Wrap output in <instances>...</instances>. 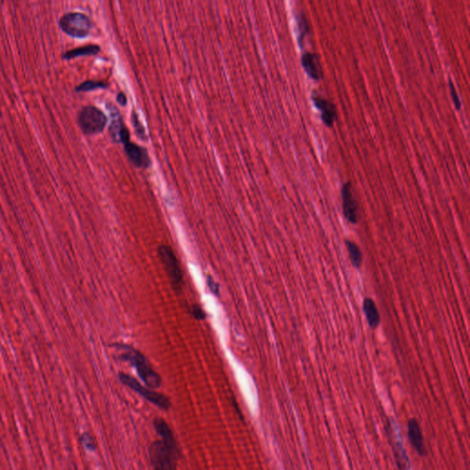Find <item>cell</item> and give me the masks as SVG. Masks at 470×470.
I'll return each instance as SVG.
<instances>
[{
    "mask_svg": "<svg viewBox=\"0 0 470 470\" xmlns=\"http://www.w3.org/2000/svg\"><path fill=\"white\" fill-rule=\"evenodd\" d=\"M133 122H134V129L136 131V134L137 135L141 138V139H144L146 140V134H145V131H144V128L141 125V121H139L138 119V116L135 115V113L133 114Z\"/></svg>",
    "mask_w": 470,
    "mask_h": 470,
    "instance_id": "cell-20",
    "label": "cell"
},
{
    "mask_svg": "<svg viewBox=\"0 0 470 470\" xmlns=\"http://www.w3.org/2000/svg\"><path fill=\"white\" fill-rule=\"evenodd\" d=\"M120 349L124 351L121 355L122 361L130 363L140 376L141 379L145 386L152 389L160 388L162 385V377L154 369L152 364L147 359L146 356L142 355L140 351L134 349V347L127 344H118Z\"/></svg>",
    "mask_w": 470,
    "mask_h": 470,
    "instance_id": "cell-2",
    "label": "cell"
},
{
    "mask_svg": "<svg viewBox=\"0 0 470 470\" xmlns=\"http://www.w3.org/2000/svg\"><path fill=\"white\" fill-rule=\"evenodd\" d=\"M107 117L94 106L83 108L78 114V123L85 134L92 135L101 133L106 127Z\"/></svg>",
    "mask_w": 470,
    "mask_h": 470,
    "instance_id": "cell-6",
    "label": "cell"
},
{
    "mask_svg": "<svg viewBox=\"0 0 470 470\" xmlns=\"http://www.w3.org/2000/svg\"><path fill=\"white\" fill-rule=\"evenodd\" d=\"M312 98L315 107L321 111V118L325 126L328 128L333 127V124L337 120L335 105L332 102L327 100L326 98L315 93L312 94Z\"/></svg>",
    "mask_w": 470,
    "mask_h": 470,
    "instance_id": "cell-8",
    "label": "cell"
},
{
    "mask_svg": "<svg viewBox=\"0 0 470 470\" xmlns=\"http://www.w3.org/2000/svg\"><path fill=\"white\" fill-rule=\"evenodd\" d=\"M119 378L122 384L134 390V392L139 394L147 401L151 402L153 405L160 408L161 410L168 411L172 406L171 400L164 394L157 392L152 388L141 385L140 382L131 375L121 372L119 373Z\"/></svg>",
    "mask_w": 470,
    "mask_h": 470,
    "instance_id": "cell-3",
    "label": "cell"
},
{
    "mask_svg": "<svg viewBox=\"0 0 470 470\" xmlns=\"http://www.w3.org/2000/svg\"><path fill=\"white\" fill-rule=\"evenodd\" d=\"M449 89H450V95H451L452 100L454 102V105H455V107L457 108V110L459 111V110L461 109V107H462V103H461V100H460V98H459L458 91H457V89L455 88V86H454V84H453L451 80L449 81Z\"/></svg>",
    "mask_w": 470,
    "mask_h": 470,
    "instance_id": "cell-21",
    "label": "cell"
},
{
    "mask_svg": "<svg viewBox=\"0 0 470 470\" xmlns=\"http://www.w3.org/2000/svg\"><path fill=\"white\" fill-rule=\"evenodd\" d=\"M117 100H118V102H119L120 104H121L122 106H125L126 103H127V97H126V95H124L123 93H120V94L118 95Z\"/></svg>",
    "mask_w": 470,
    "mask_h": 470,
    "instance_id": "cell-24",
    "label": "cell"
},
{
    "mask_svg": "<svg viewBox=\"0 0 470 470\" xmlns=\"http://www.w3.org/2000/svg\"><path fill=\"white\" fill-rule=\"evenodd\" d=\"M408 437L414 450L420 456H425L426 448L423 436V432L419 422L416 419H411L408 423Z\"/></svg>",
    "mask_w": 470,
    "mask_h": 470,
    "instance_id": "cell-12",
    "label": "cell"
},
{
    "mask_svg": "<svg viewBox=\"0 0 470 470\" xmlns=\"http://www.w3.org/2000/svg\"><path fill=\"white\" fill-rule=\"evenodd\" d=\"M158 256L165 267L172 286L176 291L182 289L184 284V275L179 261L173 249L168 245L162 244L158 247Z\"/></svg>",
    "mask_w": 470,
    "mask_h": 470,
    "instance_id": "cell-4",
    "label": "cell"
},
{
    "mask_svg": "<svg viewBox=\"0 0 470 470\" xmlns=\"http://www.w3.org/2000/svg\"><path fill=\"white\" fill-rule=\"evenodd\" d=\"M297 21H298V29H299V44L301 47H303V43L305 40L306 36L310 33V25L308 22V19L306 18L305 14L300 11L297 15Z\"/></svg>",
    "mask_w": 470,
    "mask_h": 470,
    "instance_id": "cell-17",
    "label": "cell"
},
{
    "mask_svg": "<svg viewBox=\"0 0 470 470\" xmlns=\"http://www.w3.org/2000/svg\"><path fill=\"white\" fill-rule=\"evenodd\" d=\"M82 441L84 443L85 446L88 448V449H90V450H94L95 448V441L93 437L89 434V432H85L83 434L82 436Z\"/></svg>",
    "mask_w": 470,
    "mask_h": 470,
    "instance_id": "cell-23",
    "label": "cell"
},
{
    "mask_svg": "<svg viewBox=\"0 0 470 470\" xmlns=\"http://www.w3.org/2000/svg\"><path fill=\"white\" fill-rule=\"evenodd\" d=\"M207 286L209 287L210 292L212 293L214 296H219L220 286L215 281V280L210 275L207 277Z\"/></svg>",
    "mask_w": 470,
    "mask_h": 470,
    "instance_id": "cell-22",
    "label": "cell"
},
{
    "mask_svg": "<svg viewBox=\"0 0 470 470\" xmlns=\"http://www.w3.org/2000/svg\"><path fill=\"white\" fill-rule=\"evenodd\" d=\"M301 64L312 80L319 82L324 78V68L317 52H304L301 56Z\"/></svg>",
    "mask_w": 470,
    "mask_h": 470,
    "instance_id": "cell-9",
    "label": "cell"
},
{
    "mask_svg": "<svg viewBox=\"0 0 470 470\" xmlns=\"http://www.w3.org/2000/svg\"><path fill=\"white\" fill-rule=\"evenodd\" d=\"M108 85L105 83L95 82V81H87L83 83L77 88V91H90L97 89H105Z\"/></svg>",
    "mask_w": 470,
    "mask_h": 470,
    "instance_id": "cell-18",
    "label": "cell"
},
{
    "mask_svg": "<svg viewBox=\"0 0 470 470\" xmlns=\"http://www.w3.org/2000/svg\"><path fill=\"white\" fill-rule=\"evenodd\" d=\"M153 427L159 439L149 448L151 470H178L180 449L171 427L162 418L153 421Z\"/></svg>",
    "mask_w": 470,
    "mask_h": 470,
    "instance_id": "cell-1",
    "label": "cell"
},
{
    "mask_svg": "<svg viewBox=\"0 0 470 470\" xmlns=\"http://www.w3.org/2000/svg\"><path fill=\"white\" fill-rule=\"evenodd\" d=\"M343 216L347 222L352 224H357L360 220L359 205L356 200L353 187L350 182L344 183L342 188Z\"/></svg>",
    "mask_w": 470,
    "mask_h": 470,
    "instance_id": "cell-7",
    "label": "cell"
},
{
    "mask_svg": "<svg viewBox=\"0 0 470 470\" xmlns=\"http://www.w3.org/2000/svg\"><path fill=\"white\" fill-rule=\"evenodd\" d=\"M125 152L129 160L138 168L145 169L151 165V159L146 150L142 147L135 144L134 142L128 141L124 143Z\"/></svg>",
    "mask_w": 470,
    "mask_h": 470,
    "instance_id": "cell-11",
    "label": "cell"
},
{
    "mask_svg": "<svg viewBox=\"0 0 470 470\" xmlns=\"http://www.w3.org/2000/svg\"><path fill=\"white\" fill-rule=\"evenodd\" d=\"M390 440L393 441L392 444V449H393L394 457L397 462V466L400 470H410L411 469V463L410 459L407 455L406 450L403 446V444L401 440L399 438V435L395 434L393 437H390Z\"/></svg>",
    "mask_w": 470,
    "mask_h": 470,
    "instance_id": "cell-13",
    "label": "cell"
},
{
    "mask_svg": "<svg viewBox=\"0 0 470 470\" xmlns=\"http://www.w3.org/2000/svg\"><path fill=\"white\" fill-rule=\"evenodd\" d=\"M191 314L197 321H204L207 318V314L203 308L198 304H193L191 306Z\"/></svg>",
    "mask_w": 470,
    "mask_h": 470,
    "instance_id": "cell-19",
    "label": "cell"
},
{
    "mask_svg": "<svg viewBox=\"0 0 470 470\" xmlns=\"http://www.w3.org/2000/svg\"><path fill=\"white\" fill-rule=\"evenodd\" d=\"M110 114L112 117V121H111V124L109 126L108 131L112 140L116 142H122V143H126L128 141H130V134L122 122L118 109L113 106H111V108H110Z\"/></svg>",
    "mask_w": 470,
    "mask_h": 470,
    "instance_id": "cell-10",
    "label": "cell"
},
{
    "mask_svg": "<svg viewBox=\"0 0 470 470\" xmlns=\"http://www.w3.org/2000/svg\"><path fill=\"white\" fill-rule=\"evenodd\" d=\"M363 311L367 318L368 324L371 329H376L380 324V315L375 301L370 298H366L363 302Z\"/></svg>",
    "mask_w": 470,
    "mask_h": 470,
    "instance_id": "cell-14",
    "label": "cell"
},
{
    "mask_svg": "<svg viewBox=\"0 0 470 470\" xmlns=\"http://www.w3.org/2000/svg\"><path fill=\"white\" fill-rule=\"evenodd\" d=\"M100 50V48L97 45H88V46H83L79 47L77 49L71 50V51L65 52L64 54V58L65 59H72V58L78 57V56H83V55H92V54H96Z\"/></svg>",
    "mask_w": 470,
    "mask_h": 470,
    "instance_id": "cell-16",
    "label": "cell"
},
{
    "mask_svg": "<svg viewBox=\"0 0 470 470\" xmlns=\"http://www.w3.org/2000/svg\"><path fill=\"white\" fill-rule=\"evenodd\" d=\"M345 246L349 254L350 260L356 269H359L363 264V254L360 247L352 240H345Z\"/></svg>",
    "mask_w": 470,
    "mask_h": 470,
    "instance_id": "cell-15",
    "label": "cell"
},
{
    "mask_svg": "<svg viewBox=\"0 0 470 470\" xmlns=\"http://www.w3.org/2000/svg\"><path fill=\"white\" fill-rule=\"evenodd\" d=\"M59 24L66 34L76 38L88 36L91 29V20L89 17L79 12L64 14L59 20Z\"/></svg>",
    "mask_w": 470,
    "mask_h": 470,
    "instance_id": "cell-5",
    "label": "cell"
}]
</instances>
